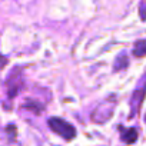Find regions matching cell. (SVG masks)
<instances>
[{"mask_svg": "<svg viewBox=\"0 0 146 146\" xmlns=\"http://www.w3.org/2000/svg\"><path fill=\"white\" fill-rule=\"evenodd\" d=\"M115 106H116V98L115 96H110L108 99H105L103 102H100L92 112L90 117L95 123H105L108 122L112 115H113V110H115Z\"/></svg>", "mask_w": 146, "mask_h": 146, "instance_id": "obj_1", "label": "cell"}, {"mask_svg": "<svg viewBox=\"0 0 146 146\" xmlns=\"http://www.w3.org/2000/svg\"><path fill=\"white\" fill-rule=\"evenodd\" d=\"M47 125L56 135H59L64 140H72V139H75V136H76V129L73 127L69 122H66V120H63L60 117H50Z\"/></svg>", "mask_w": 146, "mask_h": 146, "instance_id": "obj_2", "label": "cell"}, {"mask_svg": "<svg viewBox=\"0 0 146 146\" xmlns=\"http://www.w3.org/2000/svg\"><path fill=\"white\" fill-rule=\"evenodd\" d=\"M6 85H7V96L10 99H13L19 93V90L23 88V75H22V69L20 67H15L13 69V72L7 76Z\"/></svg>", "mask_w": 146, "mask_h": 146, "instance_id": "obj_3", "label": "cell"}, {"mask_svg": "<svg viewBox=\"0 0 146 146\" xmlns=\"http://www.w3.org/2000/svg\"><path fill=\"white\" fill-rule=\"evenodd\" d=\"M145 95H146V78H145V83H143V86H142V88H137V89L135 90L133 96H132V100H130V106H132V116H135V115L137 113L139 106H140V103H142V100H143Z\"/></svg>", "mask_w": 146, "mask_h": 146, "instance_id": "obj_4", "label": "cell"}, {"mask_svg": "<svg viewBox=\"0 0 146 146\" xmlns=\"http://www.w3.org/2000/svg\"><path fill=\"white\" fill-rule=\"evenodd\" d=\"M122 130V140L126 145H132L137 140V130L135 127H129V129H120Z\"/></svg>", "mask_w": 146, "mask_h": 146, "instance_id": "obj_5", "label": "cell"}, {"mask_svg": "<svg viewBox=\"0 0 146 146\" xmlns=\"http://www.w3.org/2000/svg\"><path fill=\"white\" fill-rule=\"evenodd\" d=\"M127 56H126V53H122V54H119L117 57H116V60H115V63H113V70L115 72H119V70H122V69H125L126 66H127Z\"/></svg>", "mask_w": 146, "mask_h": 146, "instance_id": "obj_6", "label": "cell"}, {"mask_svg": "<svg viewBox=\"0 0 146 146\" xmlns=\"http://www.w3.org/2000/svg\"><path fill=\"white\" fill-rule=\"evenodd\" d=\"M133 54H135L136 57H143V56H146V39H145V40H139V42L135 43Z\"/></svg>", "mask_w": 146, "mask_h": 146, "instance_id": "obj_7", "label": "cell"}, {"mask_svg": "<svg viewBox=\"0 0 146 146\" xmlns=\"http://www.w3.org/2000/svg\"><path fill=\"white\" fill-rule=\"evenodd\" d=\"M139 16L142 20H146V0H140L139 5Z\"/></svg>", "mask_w": 146, "mask_h": 146, "instance_id": "obj_8", "label": "cell"}, {"mask_svg": "<svg viewBox=\"0 0 146 146\" xmlns=\"http://www.w3.org/2000/svg\"><path fill=\"white\" fill-rule=\"evenodd\" d=\"M7 63V59L5 57V56H2V54H0V69H3V66Z\"/></svg>", "mask_w": 146, "mask_h": 146, "instance_id": "obj_9", "label": "cell"}, {"mask_svg": "<svg viewBox=\"0 0 146 146\" xmlns=\"http://www.w3.org/2000/svg\"><path fill=\"white\" fill-rule=\"evenodd\" d=\"M145 120H146V116H145Z\"/></svg>", "mask_w": 146, "mask_h": 146, "instance_id": "obj_10", "label": "cell"}]
</instances>
